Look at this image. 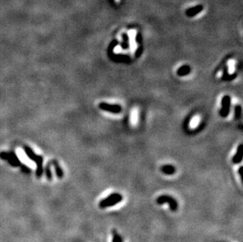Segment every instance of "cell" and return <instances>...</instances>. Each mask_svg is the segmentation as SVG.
Listing matches in <instances>:
<instances>
[{
	"instance_id": "7",
	"label": "cell",
	"mask_w": 243,
	"mask_h": 242,
	"mask_svg": "<svg viewBox=\"0 0 243 242\" xmlns=\"http://www.w3.org/2000/svg\"><path fill=\"white\" fill-rule=\"evenodd\" d=\"M203 10V6L202 5H197L195 6L194 7L189 8L186 10V15L189 17H193L198 14L199 13H201Z\"/></svg>"
},
{
	"instance_id": "13",
	"label": "cell",
	"mask_w": 243,
	"mask_h": 242,
	"mask_svg": "<svg viewBox=\"0 0 243 242\" xmlns=\"http://www.w3.org/2000/svg\"><path fill=\"white\" fill-rule=\"evenodd\" d=\"M122 43H121V48L124 50H128L129 48V36L127 33L122 34Z\"/></svg>"
},
{
	"instance_id": "6",
	"label": "cell",
	"mask_w": 243,
	"mask_h": 242,
	"mask_svg": "<svg viewBox=\"0 0 243 242\" xmlns=\"http://www.w3.org/2000/svg\"><path fill=\"white\" fill-rule=\"evenodd\" d=\"M35 163H36V165H37L36 171V177L40 178L43 175V173H44V157L42 156L37 155Z\"/></svg>"
},
{
	"instance_id": "1",
	"label": "cell",
	"mask_w": 243,
	"mask_h": 242,
	"mask_svg": "<svg viewBox=\"0 0 243 242\" xmlns=\"http://www.w3.org/2000/svg\"><path fill=\"white\" fill-rule=\"evenodd\" d=\"M122 200H123L122 195L117 193H114L109 195L108 197L104 198L103 200H101L99 203V207L101 208H106L109 207H113L122 201Z\"/></svg>"
},
{
	"instance_id": "16",
	"label": "cell",
	"mask_w": 243,
	"mask_h": 242,
	"mask_svg": "<svg viewBox=\"0 0 243 242\" xmlns=\"http://www.w3.org/2000/svg\"><path fill=\"white\" fill-rule=\"evenodd\" d=\"M242 114V106H236L234 109V117L235 119H240Z\"/></svg>"
},
{
	"instance_id": "3",
	"label": "cell",
	"mask_w": 243,
	"mask_h": 242,
	"mask_svg": "<svg viewBox=\"0 0 243 242\" xmlns=\"http://www.w3.org/2000/svg\"><path fill=\"white\" fill-rule=\"evenodd\" d=\"M157 203L160 205L164 204H169L171 211H176L178 209V202L174 197L169 196V195H161L157 199Z\"/></svg>"
},
{
	"instance_id": "8",
	"label": "cell",
	"mask_w": 243,
	"mask_h": 242,
	"mask_svg": "<svg viewBox=\"0 0 243 242\" xmlns=\"http://www.w3.org/2000/svg\"><path fill=\"white\" fill-rule=\"evenodd\" d=\"M243 158V150H242V144H240L238 146L236 153L232 158V161L234 163H238L242 162Z\"/></svg>"
},
{
	"instance_id": "12",
	"label": "cell",
	"mask_w": 243,
	"mask_h": 242,
	"mask_svg": "<svg viewBox=\"0 0 243 242\" xmlns=\"http://www.w3.org/2000/svg\"><path fill=\"white\" fill-rule=\"evenodd\" d=\"M190 72H191V69L189 65H183L177 70V75L179 76H184L190 74Z\"/></svg>"
},
{
	"instance_id": "4",
	"label": "cell",
	"mask_w": 243,
	"mask_h": 242,
	"mask_svg": "<svg viewBox=\"0 0 243 242\" xmlns=\"http://www.w3.org/2000/svg\"><path fill=\"white\" fill-rule=\"evenodd\" d=\"M231 99L229 95H225L223 97L221 101V109L219 111V114L222 117H226L230 113L231 108Z\"/></svg>"
},
{
	"instance_id": "10",
	"label": "cell",
	"mask_w": 243,
	"mask_h": 242,
	"mask_svg": "<svg viewBox=\"0 0 243 242\" xmlns=\"http://www.w3.org/2000/svg\"><path fill=\"white\" fill-rule=\"evenodd\" d=\"M161 171L165 175H172L176 173V169L174 166L170 165V164H166V165H163L161 167Z\"/></svg>"
},
{
	"instance_id": "17",
	"label": "cell",
	"mask_w": 243,
	"mask_h": 242,
	"mask_svg": "<svg viewBox=\"0 0 243 242\" xmlns=\"http://www.w3.org/2000/svg\"><path fill=\"white\" fill-rule=\"evenodd\" d=\"M20 168H21V170L22 172L25 173V174H30L31 173V168L28 167L27 165H25V164L21 163V166H20Z\"/></svg>"
},
{
	"instance_id": "15",
	"label": "cell",
	"mask_w": 243,
	"mask_h": 242,
	"mask_svg": "<svg viewBox=\"0 0 243 242\" xmlns=\"http://www.w3.org/2000/svg\"><path fill=\"white\" fill-rule=\"evenodd\" d=\"M112 242H123L122 237L118 234V233L116 230H113V241Z\"/></svg>"
},
{
	"instance_id": "20",
	"label": "cell",
	"mask_w": 243,
	"mask_h": 242,
	"mask_svg": "<svg viewBox=\"0 0 243 242\" xmlns=\"http://www.w3.org/2000/svg\"><path fill=\"white\" fill-rule=\"evenodd\" d=\"M238 174L240 175L241 179L242 180V167H240V168H239V170H238Z\"/></svg>"
},
{
	"instance_id": "14",
	"label": "cell",
	"mask_w": 243,
	"mask_h": 242,
	"mask_svg": "<svg viewBox=\"0 0 243 242\" xmlns=\"http://www.w3.org/2000/svg\"><path fill=\"white\" fill-rule=\"evenodd\" d=\"M51 163L50 162V163L46 164V168H45V173H46V178H47L49 181H51V180L52 179V173H51Z\"/></svg>"
},
{
	"instance_id": "18",
	"label": "cell",
	"mask_w": 243,
	"mask_h": 242,
	"mask_svg": "<svg viewBox=\"0 0 243 242\" xmlns=\"http://www.w3.org/2000/svg\"><path fill=\"white\" fill-rule=\"evenodd\" d=\"M135 40H136V42H137L139 44H142V35L140 33H138L137 35H136V37H135Z\"/></svg>"
},
{
	"instance_id": "9",
	"label": "cell",
	"mask_w": 243,
	"mask_h": 242,
	"mask_svg": "<svg viewBox=\"0 0 243 242\" xmlns=\"http://www.w3.org/2000/svg\"><path fill=\"white\" fill-rule=\"evenodd\" d=\"M51 164H53L54 167V169H55V172L56 175H57V177L58 178H62L63 176H64V172H63V170L61 167L60 166L58 161L57 160H53L51 161Z\"/></svg>"
},
{
	"instance_id": "5",
	"label": "cell",
	"mask_w": 243,
	"mask_h": 242,
	"mask_svg": "<svg viewBox=\"0 0 243 242\" xmlns=\"http://www.w3.org/2000/svg\"><path fill=\"white\" fill-rule=\"evenodd\" d=\"M99 108L101 109V110L106 111L109 113H115V114H118L122 111V108L120 105H113V104H108L106 102H101L99 105Z\"/></svg>"
},
{
	"instance_id": "19",
	"label": "cell",
	"mask_w": 243,
	"mask_h": 242,
	"mask_svg": "<svg viewBox=\"0 0 243 242\" xmlns=\"http://www.w3.org/2000/svg\"><path fill=\"white\" fill-rule=\"evenodd\" d=\"M142 45H140V46L137 49V51H136V52H135V57L136 58H139L141 54H142Z\"/></svg>"
},
{
	"instance_id": "2",
	"label": "cell",
	"mask_w": 243,
	"mask_h": 242,
	"mask_svg": "<svg viewBox=\"0 0 243 242\" xmlns=\"http://www.w3.org/2000/svg\"><path fill=\"white\" fill-rule=\"evenodd\" d=\"M0 158L5 160L13 167H20L21 162L20 161L18 156L15 152H1L0 153Z\"/></svg>"
},
{
	"instance_id": "11",
	"label": "cell",
	"mask_w": 243,
	"mask_h": 242,
	"mask_svg": "<svg viewBox=\"0 0 243 242\" xmlns=\"http://www.w3.org/2000/svg\"><path fill=\"white\" fill-rule=\"evenodd\" d=\"M24 152H25V154H26L27 156H28V158H29V160H31V161L35 162L36 160V157H37V155L35 153V152H34L30 147L28 146H24Z\"/></svg>"
}]
</instances>
